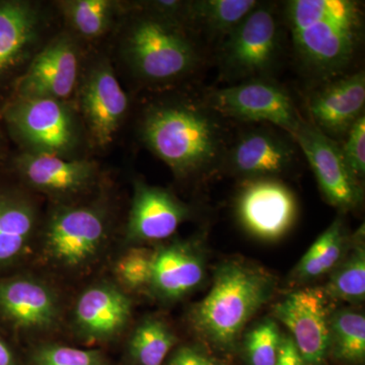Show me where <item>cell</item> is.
Instances as JSON below:
<instances>
[{"label": "cell", "instance_id": "obj_1", "mask_svg": "<svg viewBox=\"0 0 365 365\" xmlns=\"http://www.w3.org/2000/svg\"><path fill=\"white\" fill-rule=\"evenodd\" d=\"M140 134L180 179L209 176L222 168L230 143L223 118L202 100L191 98L150 105L141 120Z\"/></svg>", "mask_w": 365, "mask_h": 365}, {"label": "cell", "instance_id": "obj_2", "mask_svg": "<svg viewBox=\"0 0 365 365\" xmlns=\"http://www.w3.org/2000/svg\"><path fill=\"white\" fill-rule=\"evenodd\" d=\"M284 21L297 64L314 86L349 73L364 39L361 2L290 0Z\"/></svg>", "mask_w": 365, "mask_h": 365}, {"label": "cell", "instance_id": "obj_3", "mask_svg": "<svg viewBox=\"0 0 365 365\" xmlns=\"http://www.w3.org/2000/svg\"><path fill=\"white\" fill-rule=\"evenodd\" d=\"M275 285L265 269L225 262L216 270L208 294L190 312L194 332L220 349H232L250 319L271 299Z\"/></svg>", "mask_w": 365, "mask_h": 365}, {"label": "cell", "instance_id": "obj_4", "mask_svg": "<svg viewBox=\"0 0 365 365\" xmlns=\"http://www.w3.org/2000/svg\"><path fill=\"white\" fill-rule=\"evenodd\" d=\"M135 7L122 50L136 78L148 85L168 86L195 76L206 61L196 34Z\"/></svg>", "mask_w": 365, "mask_h": 365}, {"label": "cell", "instance_id": "obj_5", "mask_svg": "<svg viewBox=\"0 0 365 365\" xmlns=\"http://www.w3.org/2000/svg\"><path fill=\"white\" fill-rule=\"evenodd\" d=\"M110 232L104 203H56L39 230L40 260L60 272H85L100 259Z\"/></svg>", "mask_w": 365, "mask_h": 365}, {"label": "cell", "instance_id": "obj_6", "mask_svg": "<svg viewBox=\"0 0 365 365\" xmlns=\"http://www.w3.org/2000/svg\"><path fill=\"white\" fill-rule=\"evenodd\" d=\"M279 16L272 4L261 2L220 43L222 81L235 83L271 78L282 53Z\"/></svg>", "mask_w": 365, "mask_h": 365}, {"label": "cell", "instance_id": "obj_7", "mask_svg": "<svg viewBox=\"0 0 365 365\" xmlns=\"http://www.w3.org/2000/svg\"><path fill=\"white\" fill-rule=\"evenodd\" d=\"M0 116L21 151L68 158L81 140L78 120L61 101L11 96Z\"/></svg>", "mask_w": 365, "mask_h": 365}, {"label": "cell", "instance_id": "obj_8", "mask_svg": "<svg viewBox=\"0 0 365 365\" xmlns=\"http://www.w3.org/2000/svg\"><path fill=\"white\" fill-rule=\"evenodd\" d=\"M202 101L218 116L247 123L265 122L292 137L304 120L288 91L272 78L212 88Z\"/></svg>", "mask_w": 365, "mask_h": 365}, {"label": "cell", "instance_id": "obj_9", "mask_svg": "<svg viewBox=\"0 0 365 365\" xmlns=\"http://www.w3.org/2000/svg\"><path fill=\"white\" fill-rule=\"evenodd\" d=\"M61 318V299L49 283L31 274L0 276V328L47 333L59 326Z\"/></svg>", "mask_w": 365, "mask_h": 365}, {"label": "cell", "instance_id": "obj_10", "mask_svg": "<svg viewBox=\"0 0 365 365\" xmlns=\"http://www.w3.org/2000/svg\"><path fill=\"white\" fill-rule=\"evenodd\" d=\"M235 213L250 235L262 241L274 242L294 227L297 201L294 192L279 179H246L237 192Z\"/></svg>", "mask_w": 365, "mask_h": 365}, {"label": "cell", "instance_id": "obj_11", "mask_svg": "<svg viewBox=\"0 0 365 365\" xmlns=\"http://www.w3.org/2000/svg\"><path fill=\"white\" fill-rule=\"evenodd\" d=\"M294 138L311 165L326 200L342 211L359 207L364 201V188L346 162L341 143L307 120L302 121Z\"/></svg>", "mask_w": 365, "mask_h": 365}, {"label": "cell", "instance_id": "obj_12", "mask_svg": "<svg viewBox=\"0 0 365 365\" xmlns=\"http://www.w3.org/2000/svg\"><path fill=\"white\" fill-rule=\"evenodd\" d=\"M11 167L24 184L56 203L73 202V199L91 191L98 178V165L91 160L26 151L14 155Z\"/></svg>", "mask_w": 365, "mask_h": 365}, {"label": "cell", "instance_id": "obj_13", "mask_svg": "<svg viewBox=\"0 0 365 365\" xmlns=\"http://www.w3.org/2000/svg\"><path fill=\"white\" fill-rule=\"evenodd\" d=\"M299 148L294 137L271 127L245 130L228 145L222 168L246 179L275 178L297 167Z\"/></svg>", "mask_w": 365, "mask_h": 365}, {"label": "cell", "instance_id": "obj_14", "mask_svg": "<svg viewBox=\"0 0 365 365\" xmlns=\"http://www.w3.org/2000/svg\"><path fill=\"white\" fill-rule=\"evenodd\" d=\"M79 51L63 34L38 52L14 83L13 97L51 98L64 102L78 85Z\"/></svg>", "mask_w": 365, "mask_h": 365}, {"label": "cell", "instance_id": "obj_15", "mask_svg": "<svg viewBox=\"0 0 365 365\" xmlns=\"http://www.w3.org/2000/svg\"><path fill=\"white\" fill-rule=\"evenodd\" d=\"M327 294L304 288L288 294L274 307V316L292 333L304 364L319 365L330 348V314Z\"/></svg>", "mask_w": 365, "mask_h": 365}, {"label": "cell", "instance_id": "obj_16", "mask_svg": "<svg viewBox=\"0 0 365 365\" xmlns=\"http://www.w3.org/2000/svg\"><path fill=\"white\" fill-rule=\"evenodd\" d=\"M365 73H348L314 86L307 98L309 120L319 131L342 143L364 115Z\"/></svg>", "mask_w": 365, "mask_h": 365}, {"label": "cell", "instance_id": "obj_17", "mask_svg": "<svg viewBox=\"0 0 365 365\" xmlns=\"http://www.w3.org/2000/svg\"><path fill=\"white\" fill-rule=\"evenodd\" d=\"M79 98L93 143L98 146L111 143L126 116L129 102L109 60L98 59L88 68Z\"/></svg>", "mask_w": 365, "mask_h": 365}, {"label": "cell", "instance_id": "obj_18", "mask_svg": "<svg viewBox=\"0 0 365 365\" xmlns=\"http://www.w3.org/2000/svg\"><path fill=\"white\" fill-rule=\"evenodd\" d=\"M43 29L39 6L26 0H0V88L13 83L33 59Z\"/></svg>", "mask_w": 365, "mask_h": 365}, {"label": "cell", "instance_id": "obj_19", "mask_svg": "<svg viewBox=\"0 0 365 365\" xmlns=\"http://www.w3.org/2000/svg\"><path fill=\"white\" fill-rule=\"evenodd\" d=\"M72 316L83 340L108 342L119 337L130 323L132 302L117 284L102 281L79 294Z\"/></svg>", "mask_w": 365, "mask_h": 365}, {"label": "cell", "instance_id": "obj_20", "mask_svg": "<svg viewBox=\"0 0 365 365\" xmlns=\"http://www.w3.org/2000/svg\"><path fill=\"white\" fill-rule=\"evenodd\" d=\"M190 215L189 206L174 194L138 180L127 222V241L140 244L169 239Z\"/></svg>", "mask_w": 365, "mask_h": 365}, {"label": "cell", "instance_id": "obj_21", "mask_svg": "<svg viewBox=\"0 0 365 365\" xmlns=\"http://www.w3.org/2000/svg\"><path fill=\"white\" fill-rule=\"evenodd\" d=\"M37 206L26 192L0 182V271L28 256L39 232Z\"/></svg>", "mask_w": 365, "mask_h": 365}, {"label": "cell", "instance_id": "obj_22", "mask_svg": "<svg viewBox=\"0 0 365 365\" xmlns=\"http://www.w3.org/2000/svg\"><path fill=\"white\" fill-rule=\"evenodd\" d=\"M203 255L193 242H175L155 250L150 289L158 299H182L202 283Z\"/></svg>", "mask_w": 365, "mask_h": 365}, {"label": "cell", "instance_id": "obj_23", "mask_svg": "<svg viewBox=\"0 0 365 365\" xmlns=\"http://www.w3.org/2000/svg\"><path fill=\"white\" fill-rule=\"evenodd\" d=\"M259 4L257 0H192L187 6V28L220 43Z\"/></svg>", "mask_w": 365, "mask_h": 365}, {"label": "cell", "instance_id": "obj_24", "mask_svg": "<svg viewBox=\"0 0 365 365\" xmlns=\"http://www.w3.org/2000/svg\"><path fill=\"white\" fill-rule=\"evenodd\" d=\"M176 342V335L167 322L148 317L134 329L129 353L138 365H162Z\"/></svg>", "mask_w": 365, "mask_h": 365}, {"label": "cell", "instance_id": "obj_25", "mask_svg": "<svg viewBox=\"0 0 365 365\" xmlns=\"http://www.w3.org/2000/svg\"><path fill=\"white\" fill-rule=\"evenodd\" d=\"M346 242L344 225L340 218L323 232L299 262L294 272L299 280H309L337 267Z\"/></svg>", "mask_w": 365, "mask_h": 365}, {"label": "cell", "instance_id": "obj_26", "mask_svg": "<svg viewBox=\"0 0 365 365\" xmlns=\"http://www.w3.org/2000/svg\"><path fill=\"white\" fill-rule=\"evenodd\" d=\"M58 6L79 36L95 40L110 30L119 4L111 0H66Z\"/></svg>", "mask_w": 365, "mask_h": 365}, {"label": "cell", "instance_id": "obj_27", "mask_svg": "<svg viewBox=\"0 0 365 365\" xmlns=\"http://www.w3.org/2000/svg\"><path fill=\"white\" fill-rule=\"evenodd\" d=\"M364 225L357 230V244L349 256L335 268L327 284V297L359 304L365 299V250Z\"/></svg>", "mask_w": 365, "mask_h": 365}, {"label": "cell", "instance_id": "obj_28", "mask_svg": "<svg viewBox=\"0 0 365 365\" xmlns=\"http://www.w3.org/2000/svg\"><path fill=\"white\" fill-rule=\"evenodd\" d=\"M330 343L338 359L350 362L364 360V314L353 309H341L331 314Z\"/></svg>", "mask_w": 365, "mask_h": 365}, {"label": "cell", "instance_id": "obj_29", "mask_svg": "<svg viewBox=\"0 0 365 365\" xmlns=\"http://www.w3.org/2000/svg\"><path fill=\"white\" fill-rule=\"evenodd\" d=\"M155 251L146 247H132L120 256L114 265L117 285L122 289L150 288Z\"/></svg>", "mask_w": 365, "mask_h": 365}, {"label": "cell", "instance_id": "obj_30", "mask_svg": "<svg viewBox=\"0 0 365 365\" xmlns=\"http://www.w3.org/2000/svg\"><path fill=\"white\" fill-rule=\"evenodd\" d=\"M277 324L265 319L250 331L246 350L251 365H275L281 343Z\"/></svg>", "mask_w": 365, "mask_h": 365}, {"label": "cell", "instance_id": "obj_31", "mask_svg": "<svg viewBox=\"0 0 365 365\" xmlns=\"http://www.w3.org/2000/svg\"><path fill=\"white\" fill-rule=\"evenodd\" d=\"M34 365H107L98 350L59 344L42 345L33 354Z\"/></svg>", "mask_w": 365, "mask_h": 365}, {"label": "cell", "instance_id": "obj_32", "mask_svg": "<svg viewBox=\"0 0 365 365\" xmlns=\"http://www.w3.org/2000/svg\"><path fill=\"white\" fill-rule=\"evenodd\" d=\"M341 143L343 155L354 176L362 181L365 176V117H360Z\"/></svg>", "mask_w": 365, "mask_h": 365}, {"label": "cell", "instance_id": "obj_33", "mask_svg": "<svg viewBox=\"0 0 365 365\" xmlns=\"http://www.w3.org/2000/svg\"><path fill=\"white\" fill-rule=\"evenodd\" d=\"M169 365H225L220 360L191 346H182L170 357Z\"/></svg>", "mask_w": 365, "mask_h": 365}, {"label": "cell", "instance_id": "obj_34", "mask_svg": "<svg viewBox=\"0 0 365 365\" xmlns=\"http://www.w3.org/2000/svg\"><path fill=\"white\" fill-rule=\"evenodd\" d=\"M304 359L290 336L281 339L275 365H304Z\"/></svg>", "mask_w": 365, "mask_h": 365}, {"label": "cell", "instance_id": "obj_35", "mask_svg": "<svg viewBox=\"0 0 365 365\" xmlns=\"http://www.w3.org/2000/svg\"><path fill=\"white\" fill-rule=\"evenodd\" d=\"M0 328V365H16V354Z\"/></svg>", "mask_w": 365, "mask_h": 365}, {"label": "cell", "instance_id": "obj_36", "mask_svg": "<svg viewBox=\"0 0 365 365\" xmlns=\"http://www.w3.org/2000/svg\"><path fill=\"white\" fill-rule=\"evenodd\" d=\"M6 155L7 150L6 139H4V134H2L1 130H0V163H1L2 160H6Z\"/></svg>", "mask_w": 365, "mask_h": 365}]
</instances>
